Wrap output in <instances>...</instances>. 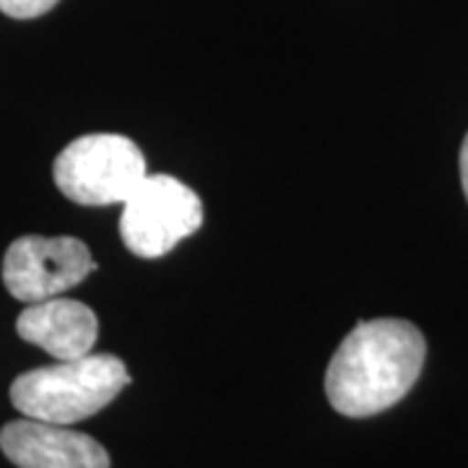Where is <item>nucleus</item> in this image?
Here are the masks:
<instances>
[{"label": "nucleus", "mask_w": 468, "mask_h": 468, "mask_svg": "<svg viewBox=\"0 0 468 468\" xmlns=\"http://www.w3.org/2000/svg\"><path fill=\"white\" fill-rule=\"evenodd\" d=\"M461 183H463V193L468 201V135L463 141V149H461Z\"/></svg>", "instance_id": "nucleus-9"}, {"label": "nucleus", "mask_w": 468, "mask_h": 468, "mask_svg": "<svg viewBox=\"0 0 468 468\" xmlns=\"http://www.w3.org/2000/svg\"><path fill=\"white\" fill-rule=\"evenodd\" d=\"M203 224V203L193 187L169 175H146L122 203L120 237L138 258H162Z\"/></svg>", "instance_id": "nucleus-4"}, {"label": "nucleus", "mask_w": 468, "mask_h": 468, "mask_svg": "<svg viewBox=\"0 0 468 468\" xmlns=\"http://www.w3.org/2000/svg\"><path fill=\"white\" fill-rule=\"evenodd\" d=\"M52 5H58V0H0V11L11 18H37Z\"/></svg>", "instance_id": "nucleus-8"}, {"label": "nucleus", "mask_w": 468, "mask_h": 468, "mask_svg": "<svg viewBox=\"0 0 468 468\" xmlns=\"http://www.w3.org/2000/svg\"><path fill=\"white\" fill-rule=\"evenodd\" d=\"M0 448L18 468H110V455L94 437L39 419L8 421Z\"/></svg>", "instance_id": "nucleus-6"}, {"label": "nucleus", "mask_w": 468, "mask_h": 468, "mask_svg": "<svg viewBox=\"0 0 468 468\" xmlns=\"http://www.w3.org/2000/svg\"><path fill=\"white\" fill-rule=\"evenodd\" d=\"M52 177L68 201L112 206L128 201L146 180V159L125 135H81L58 154Z\"/></svg>", "instance_id": "nucleus-3"}, {"label": "nucleus", "mask_w": 468, "mask_h": 468, "mask_svg": "<svg viewBox=\"0 0 468 468\" xmlns=\"http://www.w3.org/2000/svg\"><path fill=\"white\" fill-rule=\"evenodd\" d=\"M125 385H131V375L122 359L86 354L18 375L11 385V403L24 417L68 427L94 417Z\"/></svg>", "instance_id": "nucleus-2"}, {"label": "nucleus", "mask_w": 468, "mask_h": 468, "mask_svg": "<svg viewBox=\"0 0 468 468\" xmlns=\"http://www.w3.org/2000/svg\"><path fill=\"white\" fill-rule=\"evenodd\" d=\"M91 271L97 263L81 239L27 234L5 250L3 284L14 300L34 304L81 284Z\"/></svg>", "instance_id": "nucleus-5"}, {"label": "nucleus", "mask_w": 468, "mask_h": 468, "mask_svg": "<svg viewBox=\"0 0 468 468\" xmlns=\"http://www.w3.org/2000/svg\"><path fill=\"white\" fill-rule=\"evenodd\" d=\"M424 356L427 344L414 323L399 318L365 320L331 356L325 396L344 417L380 414L414 388Z\"/></svg>", "instance_id": "nucleus-1"}, {"label": "nucleus", "mask_w": 468, "mask_h": 468, "mask_svg": "<svg viewBox=\"0 0 468 468\" xmlns=\"http://www.w3.org/2000/svg\"><path fill=\"white\" fill-rule=\"evenodd\" d=\"M16 331L24 341L45 349L58 362H68L91 354L100 335V320L84 302L50 297L29 304L18 315Z\"/></svg>", "instance_id": "nucleus-7"}]
</instances>
